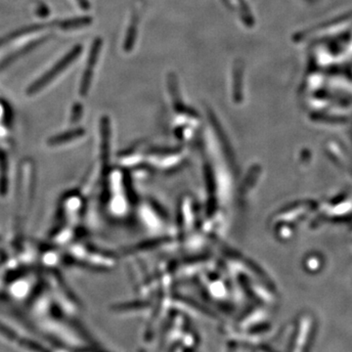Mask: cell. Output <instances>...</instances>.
Instances as JSON below:
<instances>
[{
  "label": "cell",
  "mask_w": 352,
  "mask_h": 352,
  "mask_svg": "<svg viewBox=\"0 0 352 352\" xmlns=\"http://www.w3.org/2000/svg\"><path fill=\"white\" fill-rule=\"evenodd\" d=\"M82 51V45H76L70 52H68L61 60H59L48 72L43 74L39 79L32 82L27 87L26 91L27 95L32 96L36 94L37 92L41 91L44 87H46L50 82H53L61 73H63L81 55Z\"/></svg>",
  "instance_id": "6da1fadb"
},
{
  "label": "cell",
  "mask_w": 352,
  "mask_h": 352,
  "mask_svg": "<svg viewBox=\"0 0 352 352\" xmlns=\"http://www.w3.org/2000/svg\"><path fill=\"white\" fill-rule=\"evenodd\" d=\"M101 46H102L101 38H96L91 46L89 56L87 59V65H86V68H85L84 73L82 75L81 88H80V92H81L82 96H86L89 91L92 77H93V70L97 64L99 54H100V50H101Z\"/></svg>",
  "instance_id": "7a4b0ae2"
},
{
  "label": "cell",
  "mask_w": 352,
  "mask_h": 352,
  "mask_svg": "<svg viewBox=\"0 0 352 352\" xmlns=\"http://www.w3.org/2000/svg\"><path fill=\"white\" fill-rule=\"evenodd\" d=\"M51 25L50 24H36V25H32V26H28V27H22L21 29H18V30H15L14 32L12 33H9L7 35H5L4 37H1L0 38V47L13 41L14 39L20 37V36H23L25 34H27V33H30V32H34V31H38L42 28H45V27H50Z\"/></svg>",
  "instance_id": "3957f363"
},
{
  "label": "cell",
  "mask_w": 352,
  "mask_h": 352,
  "mask_svg": "<svg viewBox=\"0 0 352 352\" xmlns=\"http://www.w3.org/2000/svg\"><path fill=\"white\" fill-rule=\"evenodd\" d=\"M92 23V19L89 17H81V18H73V19H68L64 20L58 23V27L63 28V29H74V28H79V27H85L88 26Z\"/></svg>",
  "instance_id": "277c9868"
},
{
  "label": "cell",
  "mask_w": 352,
  "mask_h": 352,
  "mask_svg": "<svg viewBox=\"0 0 352 352\" xmlns=\"http://www.w3.org/2000/svg\"><path fill=\"white\" fill-rule=\"evenodd\" d=\"M77 2L83 10H88L90 7V3L88 0H77Z\"/></svg>",
  "instance_id": "5b68a950"
}]
</instances>
